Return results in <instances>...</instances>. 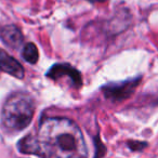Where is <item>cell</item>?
<instances>
[{"label":"cell","mask_w":158,"mask_h":158,"mask_svg":"<svg viewBox=\"0 0 158 158\" xmlns=\"http://www.w3.org/2000/svg\"><path fill=\"white\" fill-rule=\"evenodd\" d=\"M19 146L23 153L36 154L42 158H88L78 126L62 117L44 119L37 135L23 139Z\"/></svg>","instance_id":"obj_1"},{"label":"cell","mask_w":158,"mask_h":158,"mask_svg":"<svg viewBox=\"0 0 158 158\" xmlns=\"http://www.w3.org/2000/svg\"><path fill=\"white\" fill-rule=\"evenodd\" d=\"M35 105L29 95L14 93L6 101L1 114L2 123L10 131H21L31 123Z\"/></svg>","instance_id":"obj_2"},{"label":"cell","mask_w":158,"mask_h":158,"mask_svg":"<svg viewBox=\"0 0 158 158\" xmlns=\"http://www.w3.org/2000/svg\"><path fill=\"white\" fill-rule=\"evenodd\" d=\"M64 76L69 77L73 85H75L76 87L81 86V76H80V74L75 68H73L72 66L67 65V64H55L48 72V77L54 79V80H57V79Z\"/></svg>","instance_id":"obj_3"},{"label":"cell","mask_w":158,"mask_h":158,"mask_svg":"<svg viewBox=\"0 0 158 158\" xmlns=\"http://www.w3.org/2000/svg\"><path fill=\"white\" fill-rule=\"evenodd\" d=\"M138 82V80H131V81H126L119 85H110V86L104 88V93L110 99L123 100L133 92Z\"/></svg>","instance_id":"obj_4"},{"label":"cell","mask_w":158,"mask_h":158,"mask_svg":"<svg viewBox=\"0 0 158 158\" xmlns=\"http://www.w3.org/2000/svg\"><path fill=\"white\" fill-rule=\"evenodd\" d=\"M0 69L15 78L22 79L24 77L23 66L5 51H0Z\"/></svg>","instance_id":"obj_5"},{"label":"cell","mask_w":158,"mask_h":158,"mask_svg":"<svg viewBox=\"0 0 158 158\" xmlns=\"http://www.w3.org/2000/svg\"><path fill=\"white\" fill-rule=\"evenodd\" d=\"M0 37L2 39L7 46L11 47V48H18L22 44L23 42V36L21 34L20 29L15 26H6L5 28L1 29L0 31Z\"/></svg>","instance_id":"obj_6"},{"label":"cell","mask_w":158,"mask_h":158,"mask_svg":"<svg viewBox=\"0 0 158 158\" xmlns=\"http://www.w3.org/2000/svg\"><path fill=\"white\" fill-rule=\"evenodd\" d=\"M23 57H24L25 61L31 64L37 63L38 57H39L37 47L34 44H27L23 49Z\"/></svg>","instance_id":"obj_7"},{"label":"cell","mask_w":158,"mask_h":158,"mask_svg":"<svg viewBox=\"0 0 158 158\" xmlns=\"http://www.w3.org/2000/svg\"><path fill=\"white\" fill-rule=\"evenodd\" d=\"M128 145H129L130 148L133 149V151H141L143 147L146 146V144H145V143L139 142V141H130Z\"/></svg>","instance_id":"obj_8"},{"label":"cell","mask_w":158,"mask_h":158,"mask_svg":"<svg viewBox=\"0 0 158 158\" xmlns=\"http://www.w3.org/2000/svg\"><path fill=\"white\" fill-rule=\"evenodd\" d=\"M88 1H90V2H92V3H95V2H104L106 0H88Z\"/></svg>","instance_id":"obj_9"}]
</instances>
